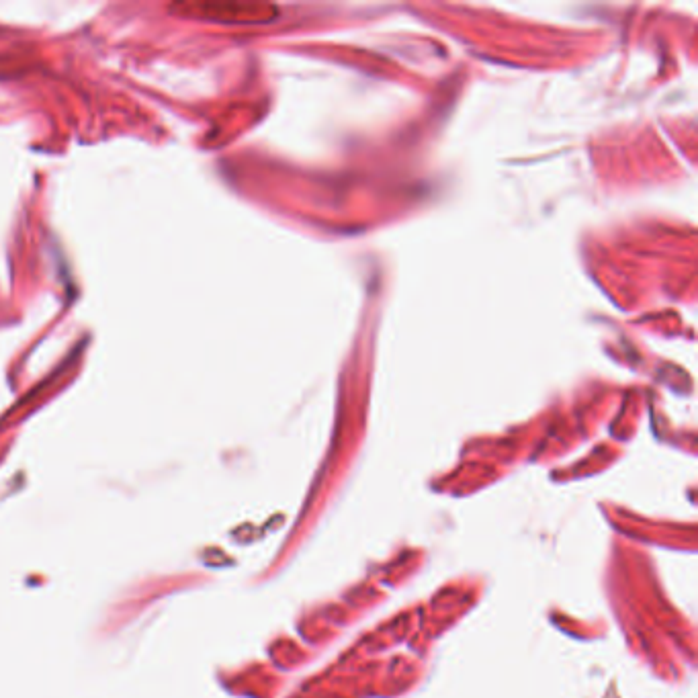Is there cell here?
<instances>
[{
  "label": "cell",
  "mask_w": 698,
  "mask_h": 698,
  "mask_svg": "<svg viewBox=\"0 0 698 698\" xmlns=\"http://www.w3.org/2000/svg\"><path fill=\"white\" fill-rule=\"evenodd\" d=\"M174 17L199 19L213 23H263L269 17L267 7L258 5H230V3H174L168 7Z\"/></svg>",
  "instance_id": "1"
}]
</instances>
